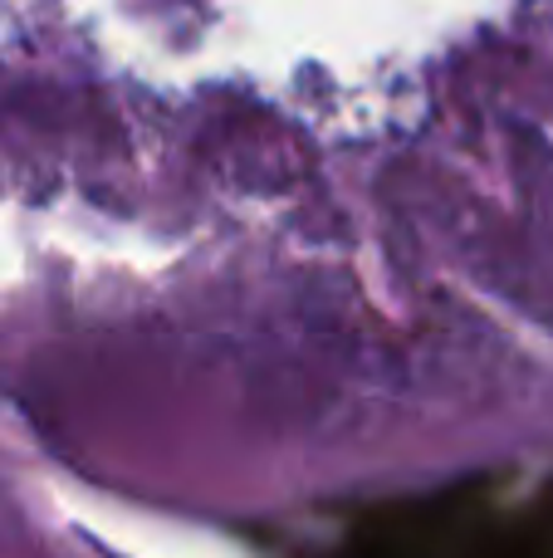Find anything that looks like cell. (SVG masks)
Wrapping results in <instances>:
<instances>
[{
	"mask_svg": "<svg viewBox=\"0 0 553 558\" xmlns=\"http://www.w3.org/2000/svg\"><path fill=\"white\" fill-rule=\"evenodd\" d=\"M333 558H553V495L515 520L466 500L392 510Z\"/></svg>",
	"mask_w": 553,
	"mask_h": 558,
	"instance_id": "6da1fadb",
	"label": "cell"
}]
</instances>
